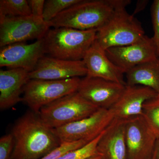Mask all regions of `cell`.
Returning a JSON list of instances; mask_svg holds the SVG:
<instances>
[{
  "label": "cell",
  "instance_id": "1",
  "mask_svg": "<svg viewBox=\"0 0 159 159\" xmlns=\"http://www.w3.org/2000/svg\"><path fill=\"white\" fill-rule=\"evenodd\" d=\"M11 134L15 140L12 159H39L61 144L53 129L32 111L16 121Z\"/></svg>",
  "mask_w": 159,
  "mask_h": 159
},
{
  "label": "cell",
  "instance_id": "2",
  "mask_svg": "<svg viewBox=\"0 0 159 159\" xmlns=\"http://www.w3.org/2000/svg\"><path fill=\"white\" fill-rule=\"evenodd\" d=\"M130 3L129 0H82L47 24L49 27L54 28L98 30L108 20L117 8L128 6Z\"/></svg>",
  "mask_w": 159,
  "mask_h": 159
},
{
  "label": "cell",
  "instance_id": "3",
  "mask_svg": "<svg viewBox=\"0 0 159 159\" xmlns=\"http://www.w3.org/2000/svg\"><path fill=\"white\" fill-rule=\"evenodd\" d=\"M97 30L64 27L49 29L43 38L45 53L58 59L83 60L96 41Z\"/></svg>",
  "mask_w": 159,
  "mask_h": 159
},
{
  "label": "cell",
  "instance_id": "4",
  "mask_svg": "<svg viewBox=\"0 0 159 159\" xmlns=\"http://www.w3.org/2000/svg\"><path fill=\"white\" fill-rule=\"evenodd\" d=\"M126 7L117 8L108 20L97 30L96 41L105 51L139 42L146 35L141 23L127 12Z\"/></svg>",
  "mask_w": 159,
  "mask_h": 159
},
{
  "label": "cell",
  "instance_id": "5",
  "mask_svg": "<svg viewBox=\"0 0 159 159\" xmlns=\"http://www.w3.org/2000/svg\"><path fill=\"white\" fill-rule=\"evenodd\" d=\"M99 109L77 92L43 107L38 115L46 125L55 129L89 116Z\"/></svg>",
  "mask_w": 159,
  "mask_h": 159
},
{
  "label": "cell",
  "instance_id": "6",
  "mask_svg": "<svg viewBox=\"0 0 159 159\" xmlns=\"http://www.w3.org/2000/svg\"><path fill=\"white\" fill-rule=\"evenodd\" d=\"M80 79L61 80L30 79L24 87L22 101L34 113L43 107L78 90Z\"/></svg>",
  "mask_w": 159,
  "mask_h": 159
},
{
  "label": "cell",
  "instance_id": "7",
  "mask_svg": "<svg viewBox=\"0 0 159 159\" xmlns=\"http://www.w3.org/2000/svg\"><path fill=\"white\" fill-rule=\"evenodd\" d=\"M114 119L111 110L99 108L89 116L53 130L61 143L79 141L89 142L102 133Z\"/></svg>",
  "mask_w": 159,
  "mask_h": 159
},
{
  "label": "cell",
  "instance_id": "8",
  "mask_svg": "<svg viewBox=\"0 0 159 159\" xmlns=\"http://www.w3.org/2000/svg\"><path fill=\"white\" fill-rule=\"evenodd\" d=\"M49 28L47 23L36 21L32 15L14 17L0 16V47L41 39Z\"/></svg>",
  "mask_w": 159,
  "mask_h": 159
},
{
  "label": "cell",
  "instance_id": "9",
  "mask_svg": "<svg viewBox=\"0 0 159 159\" xmlns=\"http://www.w3.org/2000/svg\"><path fill=\"white\" fill-rule=\"evenodd\" d=\"M105 52L112 62L125 74L137 66L158 57L152 38L147 35L139 42L129 45L110 48Z\"/></svg>",
  "mask_w": 159,
  "mask_h": 159
},
{
  "label": "cell",
  "instance_id": "10",
  "mask_svg": "<svg viewBox=\"0 0 159 159\" xmlns=\"http://www.w3.org/2000/svg\"><path fill=\"white\" fill-rule=\"evenodd\" d=\"M44 54L43 38L31 44H12L1 48L0 66L22 69L30 73L35 69Z\"/></svg>",
  "mask_w": 159,
  "mask_h": 159
},
{
  "label": "cell",
  "instance_id": "11",
  "mask_svg": "<svg viewBox=\"0 0 159 159\" xmlns=\"http://www.w3.org/2000/svg\"><path fill=\"white\" fill-rule=\"evenodd\" d=\"M126 85L85 76L80 80L77 92L98 108L110 109L119 100Z\"/></svg>",
  "mask_w": 159,
  "mask_h": 159
},
{
  "label": "cell",
  "instance_id": "12",
  "mask_svg": "<svg viewBox=\"0 0 159 159\" xmlns=\"http://www.w3.org/2000/svg\"><path fill=\"white\" fill-rule=\"evenodd\" d=\"M125 139L127 159H151L157 138L142 116L126 120Z\"/></svg>",
  "mask_w": 159,
  "mask_h": 159
},
{
  "label": "cell",
  "instance_id": "13",
  "mask_svg": "<svg viewBox=\"0 0 159 159\" xmlns=\"http://www.w3.org/2000/svg\"><path fill=\"white\" fill-rule=\"evenodd\" d=\"M87 70L83 61H69L44 56L33 71L30 79L61 80L86 76Z\"/></svg>",
  "mask_w": 159,
  "mask_h": 159
},
{
  "label": "cell",
  "instance_id": "14",
  "mask_svg": "<svg viewBox=\"0 0 159 159\" xmlns=\"http://www.w3.org/2000/svg\"><path fill=\"white\" fill-rule=\"evenodd\" d=\"M158 97L152 89L142 85H125L121 97L110 109L115 119L127 120L142 116L145 102Z\"/></svg>",
  "mask_w": 159,
  "mask_h": 159
},
{
  "label": "cell",
  "instance_id": "15",
  "mask_svg": "<svg viewBox=\"0 0 159 159\" xmlns=\"http://www.w3.org/2000/svg\"><path fill=\"white\" fill-rule=\"evenodd\" d=\"M89 77H97L126 85L125 73L112 62L105 51L95 41L83 59Z\"/></svg>",
  "mask_w": 159,
  "mask_h": 159
},
{
  "label": "cell",
  "instance_id": "16",
  "mask_svg": "<svg viewBox=\"0 0 159 159\" xmlns=\"http://www.w3.org/2000/svg\"><path fill=\"white\" fill-rule=\"evenodd\" d=\"M126 120L114 119L102 134L97 146L104 159H127L125 139Z\"/></svg>",
  "mask_w": 159,
  "mask_h": 159
},
{
  "label": "cell",
  "instance_id": "17",
  "mask_svg": "<svg viewBox=\"0 0 159 159\" xmlns=\"http://www.w3.org/2000/svg\"><path fill=\"white\" fill-rule=\"evenodd\" d=\"M29 72L22 69L0 70V108L6 110L22 101L21 94L30 80Z\"/></svg>",
  "mask_w": 159,
  "mask_h": 159
},
{
  "label": "cell",
  "instance_id": "18",
  "mask_svg": "<svg viewBox=\"0 0 159 159\" xmlns=\"http://www.w3.org/2000/svg\"><path fill=\"white\" fill-rule=\"evenodd\" d=\"M128 85H142L152 89L159 97V57L137 66L126 73Z\"/></svg>",
  "mask_w": 159,
  "mask_h": 159
},
{
  "label": "cell",
  "instance_id": "19",
  "mask_svg": "<svg viewBox=\"0 0 159 159\" xmlns=\"http://www.w3.org/2000/svg\"><path fill=\"white\" fill-rule=\"evenodd\" d=\"M31 15V10L28 1H0V16L14 17L30 16Z\"/></svg>",
  "mask_w": 159,
  "mask_h": 159
},
{
  "label": "cell",
  "instance_id": "20",
  "mask_svg": "<svg viewBox=\"0 0 159 159\" xmlns=\"http://www.w3.org/2000/svg\"><path fill=\"white\" fill-rule=\"evenodd\" d=\"M142 116L154 136L159 138V97L145 102Z\"/></svg>",
  "mask_w": 159,
  "mask_h": 159
},
{
  "label": "cell",
  "instance_id": "21",
  "mask_svg": "<svg viewBox=\"0 0 159 159\" xmlns=\"http://www.w3.org/2000/svg\"><path fill=\"white\" fill-rule=\"evenodd\" d=\"M82 0H47L44 7L43 18L46 23L49 22L58 14Z\"/></svg>",
  "mask_w": 159,
  "mask_h": 159
},
{
  "label": "cell",
  "instance_id": "22",
  "mask_svg": "<svg viewBox=\"0 0 159 159\" xmlns=\"http://www.w3.org/2000/svg\"><path fill=\"white\" fill-rule=\"evenodd\" d=\"M104 131L97 138L84 146L67 152L57 159H86L98 154L97 144Z\"/></svg>",
  "mask_w": 159,
  "mask_h": 159
},
{
  "label": "cell",
  "instance_id": "23",
  "mask_svg": "<svg viewBox=\"0 0 159 159\" xmlns=\"http://www.w3.org/2000/svg\"><path fill=\"white\" fill-rule=\"evenodd\" d=\"M88 143L84 141H79L61 143L59 147L39 159H57L67 152L82 147Z\"/></svg>",
  "mask_w": 159,
  "mask_h": 159
},
{
  "label": "cell",
  "instance_id": "24",
  "mask_svg": "<svg viewBox=\"0 0 159 159\" xmlns=\"http://www.w3.org/2000/svg\"><path fill=\"white\" fill-rule=\"evenodd\" d=\"M151 16L153 29L152 39L159 57V0H155L151 7Z\"/></svg>",
  "mask_w": 159,
  "mask_h": 159
},
{
  "label": "cell",
  "instance_id": "25",
  "mask_svg": "<svg viewBox=\"0 0 159 159\" xmlns=\"http://www.w3.org/2000/svg\"><path fill=\"white\" fill-rule=\"evenodd\" d=\"M15 146L14 137L9 134L1 137L0 139V159H12Z\"/></svg>",
  "mask_w": 159,
  "mask_h": 159
},
{
  "label": "cell",
  "instance_id": "26",
  "mask_svg": "<svg viewBox=\"0 0 159 159\" xmlns=\"http://www.w3.org/2000/svg\"><path fill=\"white\" fill-rule=\"evenodd\" d=\"M31 15L34 19L39 23L45 22L43 18L44 7V0H29Z\"/></svg>",
  "mask_w": 159,
  "mask_h": 159
},
{
  "label": "cell",
  "instance_id": "27",
  "mask_svg": "<svg viewBox=\"0 0 159 159\" xmlns=\"http://www.w3.org/2000/svg\"><path fill=\"white\" fill-rule=\"evenodd\" d=\"M148 3V1L147 0H139V1H137L135 8L134 10L133 15L134 16L135 15L138 14L140 11L144 10L147 6Z\"/></svg>",
  "mask_w": 159,
  "mask_h": 159
},
{
  "label": "cell",
  "instance_id": "28",
  "mask_svg": "<svg viewBox=\"0 0 159 159\" xmlns=\"http://www.w3.org/2000/svg\"><path fill=\"white\" fill-rule=\"evenodd\" d=\"M151 159H159V138L156 140Z\"/></svg>",
  "mask_w": 159,
  "mask_h": 159
},
{
  "label": "cell",
  "instance_id": "29",
  "mask_svg": "<svg viewBox=\"0 0 159 159\" xmlns=\"http://www.w3.org/2000/svg\"><path fill=\"white\" fill-rule=\"evenodd\" d=\"M86 159H104L102 157V156L98 154L96 155L93 156H92L91 157H90Z\"/></svg>",
  "mask_w": 159,
  "mask_h": 159
}]
</instances>
